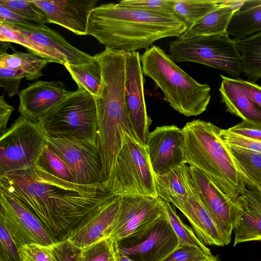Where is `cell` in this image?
<instances>
[{
    "label": "cell",
    "instance_id": "cell-22",
    "mask_svg": "<svg viewBox=\"0 0 261 261\" xmlns=\"http://www.w3.org/2000/svg\"><path fill=\"white\" fill-rule=\"evenodd\" d=\"M154 182L158 197L175 207L185 202L195 190L187 164L173 168L165 174H154Z\"/></svg>",
    "mask_w": 261,
    "mask_h": 261
},
{
    "label": "cell",
    "instance_id": "cell-4",
    "mask_svg": "<svg viewBox=\"0 0 261 261\" xmlns=\"http://www.w3.org/2000/svg\"><path fill=\"white\" fill-rule=\"evenodd\" d=\"M143 74L162 90L164 100L184 116L203 113L210 102L211 87L198 83L181 69L169 55L158 46L145 49L141 56Z\"/></svg>",
    "mask_w": 261,
    "mask_h": 261
},
{
    "label": "cell",
    "instance_id": "cell-17",
    "mask_svg": "<svg viewBox=\"0 0 261 261\" xmlns=\"http://www.w3.org/2000/svg\"><path fill=\"white\" fill-rule=\"evenodd\" d=\"M32 2L49 23L61 25L77 35H88V20L96 1L36 0Z\"/></svg>",
    "mask_w": 261,
    "mask_h": 261
},
{
    "label": "cell",
    "instance_id": "cell-27",
    "mask_svg": "<svg viewBox=\"0 0 261 261\" xmlns=\"http://www.w3.org/2000/svg\"><path fill=\"white\" fill-rule=\"evenodd\" d=\"M0 41L13 42L25 47L31 53L48 62L64 65L66 60L56 51L37 43L28 35L4 22L0 21Z\"/></svg>",
    "mask_w": 261,
    "mask_h": 261
},
{
    "label": "cell",
    "instance_id": "cell-10",
    "mask_svg": "<svg viewBox=\"0 0 261 261\" xmlns=\"http://www.w3.org/2000/svg\"><path fill=\"white\" fill-rule=\"evenodd\" d=\"M47 143L68 166L76 184L105 183L101 158L96 144L73 138L46 135Z\"/></svg>",
    "mask_w": 261,
    "mask_h": 261
},
{
    "label": "cell",
    "instance_id": "cell-13",
    "mask_svg": "<svg viewBox=\"0 0 261 261\" xmlns=\"http://www.w3.org/2000/svg\"><path fill=\"white\" fill-rule=\"evenodd\" d=\"M182 128L174 125L156 127L147 136L146 147L154 174L161 175L186 164Z\"/></svg>",
    "mask_w": 261,
    "mask_h": 261
},
{
    "label": "cell",
    "instance_id": "cell-33",
    "mask_svg": "<svg viewBox=\"0 0 261 261\" xmlns=\"http://www.w3.org/2000/svg\"><path fill=\"white\" fill-rule=\"evenodd\" d=\"M226 146L240 167L254 180L261 185V153Z\"/></svg>",
    "mask_w": 261,
    "mask_h": 261
},
{
    "label": "cell",
    "instance_id": "cell-12",
    "mask_svg": "<svg viewBox=\"0 0 261 261\" xmlns=\"http://www.w3.org/2000/svg\"><path fill=\"white\" fill-rule=\"evenodd\" d=\"M0 223L19 248L27 244L50 246L55 242L39 220L23 205L0 191Z\"/></svg>",
    "mask_w": 261,
    "mask_h": 261
},
{
    "label": "cell",
    "instance_id": "cell-20",
    "mask_svg": "<svg viewBox=\"0 0 261 261\" xmlns=\"http://www.w3.org/2000/svg\"><path fill=\"white\" fill-rule=\"evenodd\" d=\"M117 196L111 203L67 240L84 250L110 237L112 226L117 218L121 203Z\"/></svg>",
    "mask_w": 261,
    "mask_h": 261
},
{
    "label": "cell",
    "instance_id": "cell-23",
    "mask_svg": "<svg viewBox=\"0 0 261 261\" xmlns=\"http://www.w3.org/2000/svg\"><path fill=\"white\" fill-rule=\"evenodd\" d=\"M243 0H226L214 10L187 28L178 38L211 35L226 32L231 19L240 8Z\"/></svg>",
    "mask_w": 261,
    "mask_h": 261
},
{
    "label": "cell",
    "instance_id": "cell-24",
    "mask_svg": "<svg viewBox=\"0 0 261 261\" xmlns=\"http://www.w3.org/2000/svg\"><path fill=\"white\" fill-rule=\"evenodd\" d=\"M222 81L219 88L221 101L226 111L247 122L261 124V109L231 81L220 74Z\"/></svg>",
    "mask_w": 261,
    "mask_h": 261
},
{
    "label": "cell",
    "instance_id": "cell-47",
    "mask_svg": "<svg viewBox=\"0 0 261 261\" xmlns=\"http://www.w3.org/2000/svg\"><path fill=\"white\" fill-rule=\"evenodd\" d=\"M116 261H134L127 256L122 255L119 253L118 249V253L117 255Z\"/></svg>",
    "mask_w": 261,
    "mask_h": 261
},
{
    "label": "cell",
    "instance_id": "cell-19",
    "mask_svg": "<svg viewBox=\"0 0 261 261\" xmlns=\"http://www.w3.org/2000/svg\"><path fill=\"white\" fill-rule=\"evenodd\" d=\"M243 213L235 227L233 246L261 241V186H247L243 195Z\"/></svg>",
    "mask_w": 261,
    "mask_h": 261
},
{
    "label": "cell",
    "instance_id": "cell-18",
    "mask_svg": "<svg viewBox=\"0 0 261 261\" xmlns=\"http://www.w3.org/2000/svg\"><path fill=\"white\" fill-rule=\"evenodd\" d=\"M7 24L28 35L39 44L58 53L69 64H82L92 61L94 58V56L69 43L58 32L45 24Z\"/></svg>",
    "mask_w": 261,
    "mask_h": 261
},
{
    "label": "cell",
    "instance_id": "cell-28",
    "mask_svg": "<svg viewBox=\"0 0 261 261\" xmlns=\"http://www.w3.org/2000/svg\"><path fill=\"white\" fill-rule=\"evenodd\" d=\"M64 66L78 88L86 91L93 97L97 96L102 79V69L95 55L89 62L77 65L66 62Z\"/></svg>",
    "mask_w": 261,
    "mask_h": 261
},
{
    "label": "cell",
    "instance_id": "cell-29",
    "mask_svg": "<svg viewBox=\"0 0 261 261\" xmlns=\"http://www.w3.org/2000/svg\"><path fill=\"white\" fill-rule=\"evenodd\" d=\"M49 63L32 53L16 52L0 54V67L21 70L27 80H38L42 75V69Z\"/></svg>",
    "mask_w": 261,
    "mask_h": 261
},
{
    "label": "cell",
    "instance_id": "cell-38",
    "mask_svg": "<svg viewBox=\"0 0 261 261\" xmlns=\"http://www.w3.org/2000/svg\"><path fill=\"white\" fill-rule=\"evenodd\" d=\"M0 261H22L19 249L5 226L0 223Z\"/></svg>",
    "mask_w": 261,
    "mask_h": 261
},
{
    "label": "cell",
    "instance_id": "cell-21",
    "mask_svg": "<svg viewBox=\"0 0 261 261\" xmlns=\"http://www.w3.org/2000/svg\"><path fill=\"white\" fill-rule=\"evenodd\" d=\"M176 207L185 216L195 234L204 244L217 246L225 245L215 223L197 195L195 188L192 194Z\"/></svg>",
    "mask_w": 261,
    "mask_h": 261
},
{
    "label": "cell",
    "instance_id": "cell-5",
    "mask_svg": "<svg viewBox=\"0 0 261 261\" xmlns=\"http://www.w3.org/2000/svg\"><path fill=\"white\" fill-rule=\"evenodd\" d=\"M45 135L96 144L97 116L94 97L78 88L40 118Z\"/></svg>",
    "mask_w": 261,
    "mask_h": 261
},
{
    "label": "cell",
    "instance_id": "cell-46",
    "mask_svg": "<svg viewBox=\"0 0 261 261\" xmlns=\"http://www.w3.org/2000/svg\"><path fill=\"white\" fill-rule=\"evenodd\" d=\"M4 95L0 97V133L2 135L6 130L9 118L14 110L13 106L8 104L4 98Z\"/></svg>",
    "mask_w": 261,
    "mask_h": 261
},
{
    "label": "cell",
    "instance_id": "cell-43",
    "mask_svg": "<svg viewBox=\"0 0 261 261\" xmlns=\"http://www.w3.org/2000/svg\"><path fill=\"white\" fill-rule=\"evenodd\" d=\"M238 87L257 107L261 109V86L255 83L241 79L231 78Z\"/></svg>",
    "mask_w": 261,
    "mask_h": 261
},
{
    "label": "cell",
    "instance_id": "cell-8",
    "mask_svg": "<svg viewBox=\"0 0 261 261\" xmlns=\"http://www.w3.org/2000/svg\"><path fill=\"white\" fill-rule=\"evenodd\" d=\"M46 143L39 123L19 116L1 136L0 175L36 165Z\"/></svg>",
    "mask_w": 261,
    "mask_h": 261
},
{
    "label": "cell",
    "instance_id": "cell-3",
    "mask_svg": "<svg viewBox=\"0 0 261 261\" xmlns=\"http://www.w3.org/2000/svg\"><path fill=\"white\" fill-rule=\"evenodd\" d=\"M219 129L200 119L187 122L182 128L185 163L202 172L227 199L241 203L247 185L260 184L232 157L219 135Z\"/></svg>",
    "mask_w": 261,
    "mask_h": 261
},
{
    "label": "cell",
    "instance_id": "cell-40",
    "mask_svg": "<svg viewBox=\"0 0 261 261\" xmlns=\"http://www.w3.org/2000/svg\"><path fill=\"white\" fill-rule=\"evenodd\" d=\"M23 73L19 70L0 67V86L10 97L18 94V89Z\"/></svg>",
    "mask_w": 261,
    "mask_h": 261
},
{
    "label": "cell",
    "instance_id": "cell-11",
    "mask_svg": "<svg viewBox=\"0 0 261 261\" xmlns=\"http://www.w3.org/2000/svg\"><path fill=\"white\" fill-rule=\"evenodd\" d=\"M197 195L215 223L225 245L231 241L232 230L239 222L243 211L241 203L227 199L197 168L189 166Z\"/></svg>",
    "mask_w": 261,
    "mask_h": 261
},
{
    "label": "cell",
    "instance_id": "cell-45",
    "mask_svg": "<svg viewBox=\"0 0 261 261\" xmlns=\"http://www.w3.org/2000/svg\"><path fill=\"white\" fill-rule=\"evenodd\" d=\"M0 21L9 24H22L29 25L40 24L22 17L2 5H0Z\"/></svg>",
    "mask_w": 261,
    "mask_h": 261
},
{
    "label": "cell",
    "instance_id": "cell-25",
    "mask_svg": "<svg viewBox=\"0 0 261 261\" xmlns=\"http://www.w3.org/2000/svg\"><path fill=\"white\" fill-rule=\"evenodd\" d=\"M226 32L235 41L261 33V0H244L232 16Z\"/></svg>",
    "mask_w": 261,
    "mask_h": 261
},
{
    "label": "cell",
    "instance_id": "cell-36",
    "mask_svg": "<svg viewBox=\"0 0 261 261\" xmlns=\"http://www.w3.org/2000/svg\"><path fill=\"white\" fill-rule=\"evenodd\" d=\"M0 5L37 23L41 24L49 23L44 13L32 1L1 0Z\"/></svg>",
    "mask_w": 261,
    "mask_h": 261
},
{
    "label": "cell",
    "instance_id": "cell-6",
    "mask_svg": "<svg viewBox=\"0 0 261 261\" xmlns=\"http://www.w3.org/2000/svg\"><path fill=\"white\" fill-rule=\"evenodd\" d=\"M105 184L115 196L158 198L154 174L146 146L125 134L123 146Z\"/></svg>",
    "mask_w": 261,
    "mask_h": 261
},
{
    "label": "cell",
    "instance_id": "cell-49",
    "mask_svg": "<svg viewBox=\"0 0 261 261\" xmlns=\"http://www.w3.org/2000/svg\"><path fill=\"white\" fill-rule=\"evenodd\" d=\"M22 261H31L29 259L24 256L21 255Z\"/></svg>",
    "mask_w": 261,
    "mask_h": 261
},
{
    "label": "cell",
    "instance_id": "cell-7",
    "mask_svg": "<svg viewBox=\"0 0 261 261\" xmlns=\"http://www.w3.org/2000/svg\"><path fill=\"white\" fill-rule=\"evenodd\" d=\"M174 62H190L205 65L239 79L241 57L236 41L227 32L185 39L177 38L169 44Z\"/></svg>",
    "mask_w": 261,
    "mask_h": 261
},
{
    "label": "cell",
    "instance_id": "cell-48",
    "mask_svg": "<svg viewBox=\"0 0 261 261\" xmlns=\"http://www.w3.org/2000/svg\"><path fill=\"white\" fill-rule=\"evenodd\" d=\"M208 261H221V260H219V259H218V258L217 257L214 256L213 258L209 259Z\"/></svg>",
    "mask_w": 261,
    "mask_h": 261
},
{
    "label": "cell",
    "instance_id": "cell-16",
    "mask_svg": "<svg viewBox=\"0 0 261 261\" xmlns=\"http://www.w3.org/2000/svg\"><path fill=\"white\" fill-rule=\"evenodd\" d=\"M72 91L58 81H37L19 92L18 111L21 115L34 122L66 98Z\"/></svg>",
    "mask_w": 261,
    "mask_h": 261
},
{
    "label": "cell",
    "instance_id": "cell-9",
    "mask_svg": "<svg viewBox=\"0 0 261 261\" xmlns=\"http://www.w3.org/2000/svg\"><path fill=\"white\" fill-rule=\"evenodd\" d=\"M121 197L119 212L109 238L116 243L127 239L139 243L158 221L167 217L165 201L159 197Z\"/></svg>",
    "mask_w": 261,
    "mask_h": 261
},
{
    "label": "cell",
    "instance_id": "cell-2",
    "mask_svg": "<svg viewBox=\"0 0 261 261\" xmlns=\"http://www.w3.org/2000/svg\"><path fill=\"white\" fill-rule=\"evenodd\" d=\"M187 29L174 16L109 3L95 7L88 20V35L113 50L148 49L161 39L179 37Z\"/></svg>",
    "mask_w": 261,
    "mask_h": 261
},
{
    "label": "cell",
    "instance_id": "cell-37",
    "mask_svg": "<svg viewBox=\"0 0 261 261\" xmlns=\"http://www.w3.org/2000/svg\"><path fill=\"white\" fill-rule=\"evenodd\" d=\"M53 261H82V250L67 239L50 245Z\"/></svg>",
    "mask_w": 261,
    "mask_h": 261
},
{
    "label": "cell",
    "instance_id": "cell-39",
    "mask_svg": "<svg viewBox=\"0 0 261 261\" xmlns=\"http://www.w3.org/2000/svg\"><path fill=\"white\" fill-rule=\"evenodd\" d=\"M219 135L223 143L227 146L247 149L261 153V141L250 139L238 135L228 129H219Z\"/></svg>",
    "mask_w": 261,
    "mask_h": 261
},
{
    "label": "cell",
    "instance_id": "cell-41",
    "mask_svg": "<svg viewBox=\"0 0 261 261\" xmlns=\"http://www.w3.org/2000/svg\"><path fill=\"white\" fill-rule=\"evenodd\" d=\"M214 256L200 250L188 246L177 248L162 261H208Z\"/></svg>",
    "mask_w": 261,
    "mask_h": 261
},
{
    "label": "cell",
    "instance_id": "cell-31",
    "mask_svg": "<svg viewBox=\"0 0 261 261\" xmlns=\"http://www.w3.org/2000/svg\"><path fill=\"white\" fill-rule=\"evenodd\" d=\"M165 206L169 221L178 240V246L193 247L212 255L210 249L198 239L193 230L182 221L170 203L165 201Z\"/></svg>",
    "mask_w": 261,
    "mask_h": 261
},
{
    "label": "cell",
    "instance_id": "cell-32",
    "mask_svg": "<svg viewBox=\"0 0 261 261\" xmlns=\"http://www.w3.org/2000/svg\"><path fill=\"white\" fill-rule=\"evenodd\" d=\"M36 165L53 175L75 183L72 175L66 163L47 143Z\"/></svg>",
    "mask_w": 261,
    "mask_h": 261
},
{
    "label": "cell",
    "instance_id": "cell-26",
    "mask_svg": "<svg viewBox=\"0 0 261 261\" xmlns=\"http://www.w3.org/2000/svg\"><path fill=\"white\" fill-rule=\"evenodd\" d=\"M236 41L241 57L242 73L254 83L261 79V33Z\"/></svg>",
    "mask_w": 261,
    "mask_h": 261
},
{
    "label": "cell",
    "instance_id": "cell-14",
    "mask_svg": "<svg viewBox=\"0 0 261 261\" xmlns=\"http://www.w3.org/2000/svg\"><path fill=\"white\" fill-rule=\"evenodd\" d=\"M143 74L139 52H126V100L134 129L140 142L145 145L152 120L146 111Z\"/></svg>",
    "mask_w": 261,
    "mask_h": 261
},
{
    "label": "cell",
    "instance_id": "cell-44",
    "mask_svg": "<svg viewBox=\"0 0 261 261\" xmlns=\"http://www.w3.org/2000/svg\"><path fill=\"white\" fill-rule=\"evenodd\" d=\"M238 135L254 140L261 141V124H255L242 121L237 124L227 128Z\"/></svg>",
    "mask_w": 261,
    "mask_h": 261
},
{
    "label": "cell",
    "instance_id": "cell-1",
    "mask_svg": "<svg viewBox=\"0 0 261 261\" xmlns=\"http://www.w3.org/2000/svg\"><path fill=\"white\" fill-rule=\"evenodd\" d=\"M0 191L33 214L55 243L67 240L118 196L105 183L68 181L36 165L0 175Z\"/></svg>",
    "mask_w": 261,
    "mask_h": 261
},
{
    "label": "cell",
    "instance_id": "cell-35",
    "mask_svg": "<svg viewBox=\"0 0 261 261\" xmlns=\"http://www.w3.org/2000/svg\"><path fill=\"white\" fill-rule=\"evenodd\" d=\"M176 2L177 0H127L120 1L117 4L120 7L174 16Z\"/></svg>",
    "mask_w": 261,
    "mask_h": 261
},
{
    "label": "cell",
    "instance_id": "cell-30",
    "mask_svg": "<svg viewBox=\"0 0 261 261\" xmlns=\"http://www.w3.org/2000/svg\"><path fill=\"white\" fill-rule=\"evenodd\" d=\"M225 1L177 0L174 16L188 28Z\"/></svg>",
    "mask_w": 261,
    "mask_h": 261
},
{
    "label": "cell",
    "instance_id": "cell-42",
    "mask_svg": "<svg viewBox=\"0 0 261 261\" xmlns=\"http://www.w3.org/2000/svg\"><path fill=\"white\" fill-rule=\"evenodd\" d=\"M19 249L21 255L31 261H53L50 246L33 243L25 245Z\"/></svg>",
    "mask_w": 261,
    "mask_h": 261
},
{
    "label": "cell",
    "instance_id": "cell-34",
    "mask_svg": "<svg viewBox=\"0 0 261 261\" xmlns=\"http://www.w3.org/2000/svg\"><path fill=\"white\" fill-rule=\"evenodd\" d=\"M118 243L108 238L82 250V261H116Z\"/></svg>",
    "mask_w": 261,
    "mask_h": 261
},
{
    "label": "cell",
    "instance_id": "cell-15",
    "mask_svg": "<svg viewBox=\"0 0 261 261\" xmlns=\"http://www.w3.org/2000/svg\"><path fill=\"white\" fill-rule=\"evenodd\" d=\"M177 247L178 240L167 216L158 221L139 243L130 246L118 244V249L119 254L134 261H162Z\"/></svg>",
    "mask_w": 261,
    "mask_h": 261
}]
</instances>
